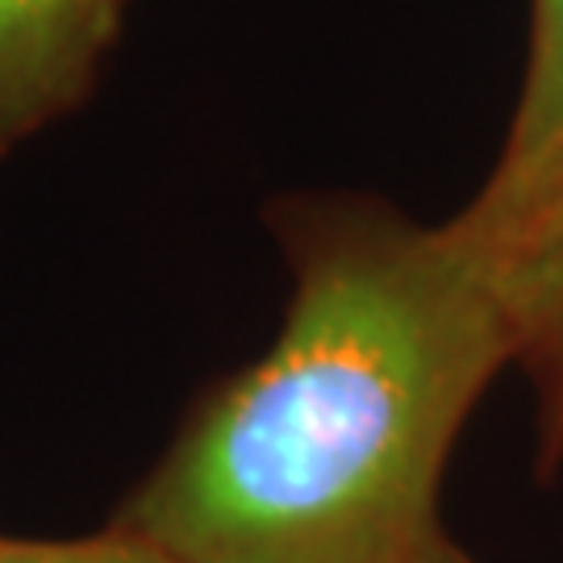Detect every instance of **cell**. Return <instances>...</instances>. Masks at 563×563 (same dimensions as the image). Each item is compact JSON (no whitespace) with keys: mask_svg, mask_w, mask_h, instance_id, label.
Returning <instances> with one entry per match:
<instances>
[{"mask_svg":"<svg viewBox=\"0 0 563 563\" xmlns=\"http://www.w3.org/2000/svg\"><path fill=\"white\" fill-rule=\"evenodd\" d=\"M522 351L509 255L467 209L318 242L272 351L184 430L125 526L172 563H467L451 446Z\"/></svg>","mask_w":563,"mask_h":563,"instance_id":"obj_1","label":"cell"},{"mask_svg":"<svg viewBox=\"0 0 563 563\" xmlns=\"http://www.w3.org/2000/svg\"><path fill=\"white\" fill-rule=\"evenodd\" d=\"M467 209L505 255L563 218V55L547 109L526 130H509L493 180Z\"/></svg>","mask_w":563,"mask_h":563,"instance_id":"obj_2","label":"cell"},{"mask_svg":"<svg viewBox=\"0 0 563 563\" xmlns=\"http://www.w3.org/2000/svg\"><path fill=\"white\" fill-rule=\"evenodd\" d=\"M104 9L109 0H0V118L59 84Z\"/></svg>","mask_w":563,"mask_h":563,"instance_id":"obj_3","label":"cell"},{"mask_svg":"<svg viewBox=\"0 0 563 563\" xmlns=\"http://www.w3.org/2000/svg\"><path fill=\"white\" fill-rule=\"evenodd\" d=\"M509 272L522 322L518 363L539 380L547 446H555L563 439V218L509 251Z\"/></svg>","mask_w":563,"mask_h":563,"instance_id":"obj_4","label":"cell"},{"mask_svg":"<svg viewBox=\"0 0 563 563\" xmlns=\"http://www.w3.org/2000/svg\"><path fill=\"white\" fill-rule=\"evenodd\" d=\"M0 563H172L163 551L130 534L125 526H113L97 539H0Z\"/></svg>","mask_w":563,"mask_h":563,"instance_id":"obj_5","label":"cell"},{"mask_svg":"<svg viewBox=\"0 0 563 563\" xmlns=\"http://www.w3.org/2000/svg\"><path fill=\"white\" fill-rule=\"evenodd\" d=\"M563 55V0H530V59H526L522 101L509 130H526L551 101Z\"/></svg>","mask_w":563,"mask_h":563,"instance_id":"obj_6","label":"cell"}]
</instances>
